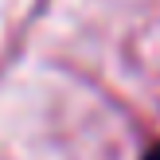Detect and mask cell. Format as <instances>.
Here are the masks:
<instances>
[{
    "mask_svg": "<svg viewBox=\"0 0 160 160\" xmlns=\"http://www.w3.org/2000/svg\"><path fill=\"white\" fill-rule=\"evenodd\" d=\"M145 160H160V145H156V148H152V152H148Z\"/></svg>",
    "mask_w": 160,
    "mask_h": 160,
    "instance_id": "6da1fadb",
    "label": "cell"
}]
</instances>
